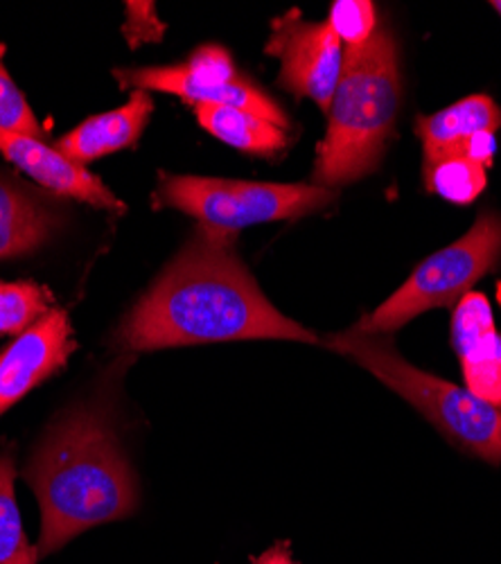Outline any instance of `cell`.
<instances>
[{
    "instance_id": "cell-1",
    "label": "cell",
    "mask_w": 501,
    "mask_h": 564,
    "mask_svg": "<svg viewBox=\"0 0 501 564\" xmlns=\"http://www.w3.org/2000/svg\"><path fill=\"white\" fill-rule=\"evenodd\" d=\"M236 235L199 226L113 333L118 352H152L242 339L318 344L273 307L233 251Z\"/></svg>"
},
{
    "instance_id": "cell-2",
    "label": "cell",
    "mask_w": 501,
    "mask_h": 564,
    "mask_svg": "<svg viewBox=\"0 0 501 564\" xmlns=\"http://www.w3.org/2000/svg\"><path fill=\"white\" fill-rule=\"evenodd\" d=\"M23 477L41 506L39 560L139 508V484L109 420L88 406L70 409L55 422Z\"/></svg>"
},
{
    "instance_id": "cell-3",
    "label": "cell",
    "mask_w": 501,
    "mask_h": 564,
    "mask_svg": "<svg viewBox=\"0 0 501 564\" xmlns=\"http://www.w3.org/2000/svg\"><path fill=\"white\" fill-rule=\"evenodd\" d=\"M400 109L397 51L389 30L346 48L344 70L330 105L326 138L318 145L314 181L335 191L371 174L393 135Z\"/></svg>"
},
{
    "instance_id": "cell-4",
    "label": "cell",
    "mask_w": 501,
    "mask_h": 564,
    "mask_svg": "<svg viewBox=\"0 0 501 564\" xmlns=\"http://www.w3.org/2000/svg\"><path fill=\"white\" fill-rule=\"evenodd\" d=\"M318 344L373 372L391 391L416 406L451 443L481 460L492 465L501 463V406L483 402L468 389L434 378L409 364L395 346L380 335L357 333L350 327Z\"/></svg>"
},
{
    "instance_id": "cell-5",
    "label": "cell",
    "mask_w": 501,
    "mask_h": 564,
    "mask_svg": "<svg viewBox=\"0 0 501 564\" xmlns=\"http://www.w3.org/2000/svg\"><path fill=\"white\" fill-rule=\"evenodd\" d=\"M337 193L305 183H253L208 176L161 174L154 204L176 208L202 226L236 235L240 228L326 210Z\"/></svg>"
},
{
    "instance_id": "cell-6",
    "label": "cell",
    "mask_w": 501,
    "mask_h": 564,
    "mask_svg": "<svg viewBox=\"0 0 501 564\" xmlns=\"http://www.w3.org/2000/svg\"><path fill=\"white\" fill-rule=\"evenodd\" d=\"M501 258V215L486 210L461 240L423 260L404 285L375 312L352 327L367 335H389L434 307L457 305Z\"/></svg>"
},
{
    "instance_id": "cell-7",
    "label": "cell",
    "mask_w": 501,
    "mask_h": 564,
    "mask_svg": "<svg viewBox=\"0 0 501 564\" xmlns=\"http://www.w3.org/2000/svg\"><path fill=\"white\" fill-rule=\"evenodd\" d=\"M118 84L135 90H161L193 105H217L251 111L273 124L290 129V118L264 93L244 82L229 51L219 45H202L184 64L159 68H118Z\"/></svg>"
},
{
    "instance_id": "cell-8",
    "label": "cell",
    "mask_w": 501,
    "mask_h": 564,
    "mask_svg": "<svg viewBox=\"0 0 501 564\" xmlns=\"http://www.w3.org/2000/svg\"><path fill=\"white\" fill-rule=\"evenodd\" d=\"M266 55L281 59L279 84L296 98H309L324 111H330L335 90L341 79L346 48L330 23L303 21L290 12L273 23L266 41Z\"/></svg>"
},
{
    "instance_id": "cell-9",
    "label": "cell",
    "mask_w": 501,
    "mask_h": 564,
    "mask_svg": "<svg viewBox=\"0 0 501 564\" xmlns=\"http://www.w3.org/2000/svg\"><path fill=\"white\" fill-rule=\"evenodd\" d=\"M77 350L73 323L66 312L53 310L0 352V415L43 384Z\"/></svg>"
},
{
    "instance_id": "cell-10",
    "label": "cell",
    "mask_w": 501,
    "mask_h": 564,
    "mask_svg": "<svg viewBox=\"0 0 501 564\" xmlns=\"http://www.w3.org/2000/svg\"><path fill=\"white\" fill-rule=\"evenodd\" d=\"M451 346L461 361L466 389L501 406V333L483 294L468 292L454 307Z\"/></svg>"
},
{
    "instance_id": "cell-11",
    "label": "cell",
    "mask_w": 501,
    "mask_h": 564,
    "mask_svg": "<svg viewBox=\"0 0 501 564\" xmlns=\"http://www.w3.org/2000/svg\"><path fill=\"white\" fill-rule=\"evenodd\" d=\"M0 154L59 197H70L105 210H124V204L96 174L68 161L55 148L45 145L41 138L0 131Z\"/></svg>"
},
{
    "instance_id": "cell-12",
    "label": "cell",
    "mask_w": 501,
    "mask_h": 564,
    "mask_svg": "<svg viewBox=\"0 0 501 564\" xmlns=\"http://www.w3.org/2000/svg\"><path fill=\"white\" fill-rule=\"evenodd\" d=\"M152 111L154 102L150 93L133 90L127 105L84 120L79 127L57 140L55 150L68 161L86 167L90 161L135 145V140L143 135V129L150 122Z\"/></svg>"
},
{
    "instance_id": "cell-13",
    "label": "cell",
    "mask_w": 501,
    "mask_h": 564,
    "mask_svg": "<svg viewBox=\"0 0 501 564\" xmlns=\"http://www.w3.org/2000/svg\"><path fill=\"white\" fill-rule=\"evenodd\" d=\"M501 127V107L479 93L434 116L418 118L416 131L425 148V165L457 156L475 135L494 133Z\"/></svg>"
},
{
    "instance_id": "cell-14",
    "label": "cell",
    "mask_w": 501,
    "mask_h": 564,
    "mask_svg": "<svg viewBox=\"0 0 501 564\" xmlns=\"http://www.w3.org/2000/svg\"><path fill=\"white\" fill-rule=\"evenodd\" d=\"M59 226L57 215L25 187L0 176V260L41 249Z\"/></svg>"
},
{
    "instance_id": "cell-15",
    "label": "cell",
    "mask_w": 501,
    "mask_h": 564,
    "mask_svg": "<svg viewBox=\"0 0 501 564\" xmlns=\"http://www.w3.org/2000/svg\"><path fill=\"white\" fill-rule=\"evenodd\" d=\"M195 113L199 124L208 133L244 154L276 156L290 143L287 129L273 124L251 111L217 105H195Z\"/></svg>"
},
{
    "instance_id": "cell-16",
    "label": "cell",
    "mask_w": 501,
    "mask_h": 564,
    "mask_svg": "<svg viewBox=\"0 0 501 564\" xmlns=\"http://www.w3.org/2000/svg\"><path fill=\"white\" fill-rule=\"evenodd\" d=\"M14 447H0V564H36V549L28 542L14 495Z\"/></svg>"
},
{
    "instance_id": "cell-17",
    "label": "cell",
    "mask_w": 501,
    "mask_h": 564,
    "mask_svg": "<svg viewBox=\"0 0 501 564\" xmlns=\"http://www.w3.org/2000/svg\"><path fill=\"white\" fill-rule=\"evenodd\" d=\"M55 310V296L36 282H0V335L19 337Z\"/></svg>"
},
{
    "instance_id": "cell-18",
    "label": "cell",
    "mask_w": 501,
    "mask_h": 564,
    "mask_svg": "<svg viewBox=\"0 0 501 564\" xmlns=\"http://www.w3.org/2000/svg\"><path fill=\"white\" fill-rule=\"evenodd\" d=\"M488 167L468 156H447L425 170L427 187L451 204H472L488 185Z\"/></svg>"
},
{
    "instance_id": "cell-19",
    "label": "cell",
    "mask_w": 501,
    "mask_h": 564,
    "mask_svg": "<svg viewBox=\"0 0 501 564\" xmlns=\"http://www.w3.org/2000/svg\"><path fill=\"white\" fill-rule=\"evenodd\" d=\"M3 57H6V45L0 43V131L43 138V127L39 124L21 88L10 77L3 64Z\"/></svg>"
},
{
    "instance_id": "cell-20",
    "label": "cell",
    "mask_w": 501,
    "mask_h": 564,
    "mask_svg": "<svg viewBox=\"0 0 501 564\" xmlns=\"http://www.w3.org/2000/svg\"><path fill=\"white\" fill-rule=\"evenodd\" d=\"M344 48H357L378 30V14L369 0H337L328 19Z\"/></svg>"
},
{
    "instance_id": "cell-21",
    "label": "cell",
    "mask_w": 501,
    "mask_h": 564,
    "mask_svg": "<svg viewBox=\"0 0 501 564\" xmlns=\"http://www.w3.org/2000/svg\"><path fill=\"white\" fill-rule=\"evenodd\" d=\"M127 21L122 34L127 36L131 48L143 41H159L165 25L159 21L152 3H127Z\"/></svg>"
},
{
    "instance_id": "cell-22",
    "label": "cell",
    "mask_w": 501,
    "mask_h": 564,
    "mask_svg": "<svg viewBox=\"0 0 501 564\" xmlns=\"http://www.w3.org/2000/svg\"><path fill=\"white\" fill-rule=\"evenodd\" d=\"M253 564H296L292 557L290 542H279L253 560Z\"/></svg>"
},
{
    "instance_id": "cell-23",
    "label": "cell",
    "mask_w": 501,
    "mask_h": 564,
    "mask_svg": "<svg viewBox=\"0 0 501 564\" xmlns=\"http://www.w3.org/2000/svg\"><path fill=\"white\" fill-rule=\"evenodd\" d=\"M490 8H494V12L501 17V0H492Z\"/></svg>"
}]
</instances>
